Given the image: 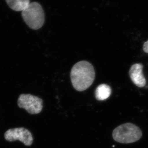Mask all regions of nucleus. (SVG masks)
Segmentation results:
<instances>
[{"label":"nucleus","instance_id":"obj_4","mask_svg":"<svg viewBox=\"0 0 148 148\" xmlns=\"http://www.w3.org/2000/svg\"><path fill=\"white\" fill-rule=\"evenodd\" d=\"M17 104L19 107L24 109L32 114H39L42 110V100L31 94H21L17 100Z\"/></svg>","mask_w":148,"mask_h":148},{"label":"nucleus","instance_id":"obj_5","mask_svg":"<svg viewBox=\"0 0 148 148\" xmlns=\"http://www.w3.org/2000/svg\"><path fill=\"white\" fill-rule=\"evenodd\" d=\"M4 138L7 141L18 140L25 145L30 146L33 143V138L30 131L24 127L12 128L8 130L4 134Z\"/></svg>","mask_w":148,"mask_h":148},{"label":"nucleus","instance_id":"obj_9","mask_svg":"<svg viewBox=\"0 0 148 148\" xmlns=\"http://www.w3.org/2000/svg\"><path fill=\"white\" fill-rule=\"evenodd\" d=\"M143 50L145 53H148V40L144 43L143 45Z\"/></svg>","mask_w":148,"mask_h":148},{"label":"nucleus","instance_id":"obj_8","mask_svg":"<svg viewBox=\"0 0 148 148\" xmlns=\"http://www.w3.org/2000/svg\"><path fill=\"white\" fill-rule=\"evenodd\" d=\"M10 8L16 11H23L30 4V0H6Z\"/></svg>","mask_w":148,"mask_h":148},{"label":"nucleus","instance_id":"obj_2","mask_svg":"<svg viewBox=\"0 0 148 148\" xmlns=\"http://www.w3.org/2000/svg\"><path fill=\"white\" fill-rule=\"evenodd\" d=\"M143 133L140 127L132 123L119 125L112 131V138L115 141L123 144L135 143L141 138Z\"/></svg>","mask_w":148,"mask_h":148},{"label":"nucleus","instance_id":"obj_7","mask_svg":"<svg viewBox=\"0 0 148 148\" xmlns=\"http://www.w3.org/2000/svg\"><path fill=\"white\" fill-rule=\"evenodd\" d=\"M112 90L107 84H101L99 85L95 92V98L98 101H103L108 98L111 95Z\"/></svg>","mask_w":148,"mask_h":148},{"label":"nucleus","instance_id":"obj_1","mask_svg":"<svg viewBox=\"0 0 148 148\" xmlns=\"http://www.w3.org/2000/svg\"><path fill=\"white\" fill-rule=\"evenodd\" d=\"M95 77L93 66L86 61L78 62L74 64L70 72L72 84L78 91H84L91 86Z\"/></svg>","mask_w":148,"mask_h":148},{"label":"nucleus","instance_id":"obj_3","mask_svg":"<svg viewBox=\"0 0 148 148\" xmlns=\"http://www.w3.org/2000/svg\"><path fill=\"white\" fill-rule=\"evenodd\" d=\"M23 20L30 29L37 30L42 27L45 17L42 7L37 2L30 3L22 12Z\"/></svg>","mask_w":148,"mask_h":148},{"label":"nucleus","instance_id":"obj_6","mask_svg":"<svg viewBox=\"0 0 148 148\" xmlns=\"http://www.w3.org/2000/svg\"><path fill=\"white\" fill-rule=\"evenodd\" d=\"M143 66L141 64H135L131 66L129 75L131 80L137 87L143 88L145 86L146 80L143 73Z\"/></svg>","mask_w":148,"mask_h":148}]
</instances>
